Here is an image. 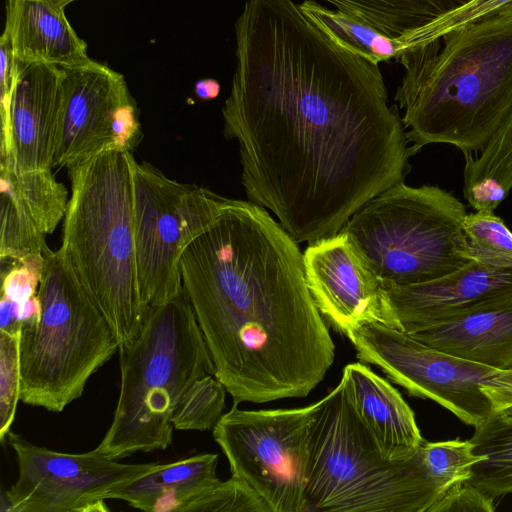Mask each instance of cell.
<instances>
[{"mask_svg": "<svg viewBox=\"0 0 512 512\" xmlns=\"http://www.w3.org/2000/svg\"><path fill=\"white\" fill-rule=\"evenodd\" d=\"M224 134L248 200L297 243L338 233L404 181L409 146L378 64L328 35L293 0H246Z\"/></svg>", "mask_w": 512, "mask_h": 512, "instance_id": "6da1fadb", "label": "cell"}, {"mask_svg": "<svg viewBox=\"0 0 512 512\" xmlns=\"http://www.w3.org/2000/svg\"><path fill=\"white\" fill-rule=\"evenodd\" d=\"M180 272L233 404L305 397L325 378L335 346L303 253L264 207L228 199L184 250Z\"/></svg>", "mask_w": 512, "mask_h": 512, "instance_id": "7a4b0ae2", "label": "cell"}, {"mask_svg": "<svg viewBox=\"0 0 512 512\" xmlns=\"http://www.w3.org/2000/svg\"><path fill=\"white\" fill-rule=\"evenodd\" d=\"M397 61L404 75L395 100L414 153L429 144L479 152L512 112V3Z\"/></svg>", "mask_w": 512, "mask_h": 512, "instance_id": "3957f363", "label": "cell"}, {"mask_svg": "<svg viewBox=\"0 0 512 512\" xmlns=\"http://www.w3.org/2000/svg\"><path fill=\"white\" fill-rule=\"evenodd\" d=\"M131 155L106 150L68 168L72 195L59 248L119 344L138 335L149 307L137 277Z\"/></svg>", "mask_w": 512, "mask_h": 512, "instance_id": "277c9868", "label": "cell"}, {"mask_svg": "<svg viewBox=\"0 0 512 512\" xmlns=\"http://www.w3.org/2000/svg\"><path fill=\"white\" fill-rule=\"evenodd\" d=\"M120 391L114 417L95 448L118 460L172 443L173 413L192 384L214 375L209 349L184 289L148 307L138 335L119 344Z\"/></svg>", "mask_w": 512, "mask_h": 512, "instance_id": "5b68a950", "label": "cell"}, {"mask_svg": "<svg viewBox=\"0 0 512 512\" xmlns=\"http://www.w3.org/2000/svg\"><path fill=\"white\" fill-rule=\"evenodd\" d=\"M440 492L415 455L382 457L340 380L317 402L309 436L306 512H427Z\"/></svg>", "mask_w": 512, "mask_h": 512, "instance_id": "8992f818", "label": "cell"}, {"mask_svg": "<svg viewBox=\"0 0 512 512\" xmlns=\"http://www.w3.org/2000/svg\"><path fill=\"white\" fill-rule=\"evenodd\" d=\"M41 313L20 339L23 403L61 412L118 351L117 335L58 249L44 255Z\"/></svg>", "mask_w": 512, "mask_h": 512, "instance_id": "52a82bcc", "label": "cell"}, {"mask_svg": "<svg viewBox=\"0 0 512 512\" xmlns=\"http://www.w3.org/2000/svg\"><path fill=\"white\" fill-rule=\"evenodd\" d=\"M466 214L452 193L402 181L369 200L340 231L356 244L383 285H413L471 262L463 233Z\"/></svg>", "mask_w": 512, "mask_h": 512, "instance_id": "ba28073f", "label": "cell"}, {"mask_svg": "<svg viewBox=\"0 0 512 512\" xmlns=\"http://www.w3.org/2000/svg\"><path fill=\"white\" fill-rule=\"evenodd\" d=\"M346 336L363 362L378 366L411 395L437 402L467 425L512 406V371L498 370L435 349L379 322Z\"/></svg>", "mask_w": 512, "mask_h": 512, "instance_id": "9c48e42d", "label": "cell"}, {"mask_svg": "<svg viewBox=\"0 0 512 512\" xmlns=\"http://www.w3.org/2000/svg\"><path fill=\"white\" fill-rule=\"evenodd\" d=\"M130 162L139 291L147 306L160 305L182 291L181 256L217 219L228 198L170 179L133 155Z\"/></svg>", "mask_w": 512, "mask_h": 512, "instance_id": "30bf717a", "label": "cell"}, {"mask_svg": "<svg viewBox=\"0 0 512 512\" xmlns=\"http://www.w3.org/2000/svg\"><path fill=\"white\" fill-rule=\"evenodd\" d=\"M317 402L272 410L232 408L214 426L213 437L232 476L248 483L271 512H306L309 436Z\"/></svg>", "mask_w": 512, "mask_h": 512, "instance_id": "8fae6325", "label": "cell"}, {"mask_svg": "<svg viewBox=\"0 0 512 512\" xmlns=\"http://www.w3.org/2000/svg\"><path fill=\"white\" fill-rule=\"evenodd\" d=\"M13 449L18 477L6 492V510L13 512H106L108 495L161 463L123 464L92 451L71 454L6 436Z\"/></svg>", "mask_w": 512, "mask_h": 512, "instance_id": "7c38bea8", "label": "cell"}, {"mask_svg": "<svg viewBox=\"0 0 512 512\" xmlns=\"http://www.w3.org/2000/svg\"><path fill=\"white\" fill-rule=\"evenodd\" d=\"M60 68L63 100L53 166L68 169L111 149L132 152L142 133L124 76L92 59Z\"/></svg>", "mask_w": 512, "mask_h": 512, "instance_id": "4fadbf2b", "label": "cell"}, {"mask_svg": "<svg viewBox=\"0 0 512 512\" xmlns=\"http://www.w3.org/2000/svg\"><path fill=\"white\" fill-rule=\"evenodd\" d=\"M303 262L315 303L336 329L346 335L370 322L395 327L382 281L346 233L310 242Z\"/></svg>", "mask_w": 512, "mask_h": 512, "instance_id": "5bb4252c", "label": "cell"}, {"mask_svg": "<svg viewBox=\"0 0 512 512\" xmlns=\"http://www.w3.org/2000/svg\"><path fill=\"white\" fill-rule=\"evenodd\" d=\"M383 286L395 328L413 333L462 315L512 304V266L471 261L429 282Z\"/></svg>", "mask_w": 512, "mask_h": 512, "instance_id": "9a60e30c", "label": "cell"}, {"mask_svg": "<svg viewBox=\"0 0 512 512\" xmlns=\"http://www.w3.org/2000/svg\"><path fill=\"white\" fill-rule=\"evenodd\" d=\"M62 100L60 67L14 59L10 110L12 152L1 163L17 171L54 167Z\"/></svg>", "mask_w": 512, "mask_h": 512, "instance_id": "2e32d148", "label": "cell"}, {"mask_svg": "<svg viewBox=\"0 0 512 512\" xmlns=\"http://www.w3.org/2000/svg\"><path fill=\"white\" fill-rule=\"evenodd\" d=\"M341 381L346 396L383 458H412L424 441L415 415L401 394L369 366L344 367Z\"/></svg>", "mask_w": 512, "mask_h": 512, "instance_id": "e0dca14e", "label": "cell"}, {"mask_svg": "<svg viewBox=\"0 0 512 512\" xmlns=\"http://www.w3.org/2000/svg\"><path fill=\"white\" fill-rule=\"evenodd\" d=\"M4 33L13 57L58 67L83 65L91 59L87 44L68 22L64 7L51 0H5Z\"/></svg>", "mask_w": 512, "mask_h": 512, "instance_id": "ac0fdd59", "label": "cell"}, {"mask_svg": "<svg viewBox=\"0 0 512 512\" xmlns=\"http://www.w3.org/2000/svg\"><path fill=\"white\" fill-rule=\"evenodd\" d=\"M408 334L460 358L512 370V304L462 315Z\"/></svg>", "mask_w": 512, "mask_h": 512, "instance_id": "d6986e66", "label": "cell"}, {"mask_svg": "<svg viewBox=\"0 0 512 512\" xmlns=\"http://www.w3.org/2000/svg\"><path fill=\"white\" fill-rule=\"evenodd\" d=\"M218 455L202 453L160 464L133 482L115 489L108 499L126 501L147 512H183L194 499L215 485Z\"/></svg>", "mask_w": 512, "mask_h": 512, "instance_id": "ffe728a7", "label": "cell"}, {"mask_svg": "<svg viewBox=\"0 0 512 512\" xmlns=\"http://www.w3.org/2000/svg\"><path fill=\"white\" fill-rule=\"evenodd\" d=\"M335 10L397 38L470 0H323Z\"/></svg>", "mask_w": 512, "mask_h": 512, "instance_id": "44dd1931", "label": "cell"}, {"mask_svg": "<svg viewBox=\"0 0 512 512\" xmlns=\"http://www.w3.org/2000/svg\"><path fill=\"white\" fill-rule=\"evenodd\" d=\"M473 452L484 457L472 466L470 482L493 498L512 492V406L474 427Z\"/></svg>", "mask_w": 512, "mask_h": 512, "instance_id": "7402d4cb", "label": "cell"}, {"mask_svg": "<svg viewBox=\"0 0 512 512\" xmlns=\"http://www.w3.org/2000/svg\"><path fill=\"white\" fill-rule=\"evenodd\" d=\"M1 262H21L31 255H45L49 247L14 186L9 169L0 163Z\"/></svg>", "mask_w": 512, "mask_h": 512, "instance_id": "603a6c76", "label": "cell"}, {"mask_svg": "<svg viewBox=\"0 0 512 512\" xmlns=\"http://www.w3.org/2000/svg\"><path fill=\"white\" fill-rule=\"evenodd\" d=\"M475 154H464L463 190L482 187L507 197L512 189V112Z\"/></svg>", "mask_w": 512, "mask_h": 512, "instance_id": "cb8c5ba5", "label": "cell"}, {"mask_svg": "<svg viewBox=\"0 0 512 512\" xmlns=\"http://www.w3.org/2000/svg\"><path fill=\"white\" fill-rule=\"evenodd\" d=\"M4 165L37 227L44 234L52 233L68 207L66 187L55 179L51 170L17 171Z\"/></svg>", "mask_w": 512, "mask_h": 512, "instance_id": "d4e9b609", "label": "cell"}, {"mask_svg": "<svg viewBox=\"0 0 512 512\" xmlns=\"http://www.w3.org/2000/svg\"><path fill=\"white\" fill-rule=\"evenodd\" d=\"M416 456L426 479L441 493L470 480L472 466L484 460L473 452L471 440L426 442L419 446Z\"/></svg>", "mask_w": 512, "mask_h": 512, "instance_id": "484cf974", "label": "cell"}, {"mask_svg": "<svg viewBox=\"0 0 512 512\" xmlns=\"http://www.w3.org/2000/svg\"><path fill=\"white\" fill-rule=\"evenodd\" d=\"M466 256L490 266H512V232L494 211L466 214L463 222Z\"/></svg>", "mask_w": 512, "mask_h": 512, "instance_id": "4316f807", "label": "cell"}, {"mask_svg": "<svg viewBox=\"0 0 512 512\" xmlns=\"http://www.w3.org/2000/svg\"><path fill=\"white\" fill-rule=\"evenodd\" d=\"M2 287L0 301V330L17 333L22 331L19 313L23 307L38 297L44 268V255H31L21 262H1Z\"/></svg>", "mask_w": 512, "mask_h": 512, "instance_id": "83f0119b", "label": "cell"}, {"mask_svg": "<svg viewBox=\"0 0 512 512\" xmlns=\"http://www.w3.org/2000/svg\"><path fill=\"white\" fill-rule=\"evenodd\" d=\"M226 388L214 376L196 380L179 401L172 425L177 430L213 429L225 407Z\"/></svg>", "mask_w": 512, "mask_h": 512, "instance_id": "f1b7e54d", "label": "cell"}, {"mask_svg": "<svg viewBox=\"0 0 512 512\" xmlns=\"http://www.w3.org/2000/svg\"><path fill=\"white\" fill-rule=\"evenodd\" d=\"M183 512H271L263 498L244 480L231 476L194 499Z\"/></svg>", "mask_w": 512, "mask_h": 512, "instance_id": "f546056e", "label": "cell"}, {"mask_svg": "<svg viewBox=\"0 0 512 512\" xmlns=\"http://www.w3.org/2000/svg\"><path fill=\"white\" fill-rule=\"evenodd\" d=\"M21 332L0 330V441L6 440L15 420L21 394Z\"/></svg>", "mask_w": 512, "mask_h": 512, "instance_id": "4dcf8cb0", "label": "cell"}, {"mask_svg": "<svg viewBox=\"0 0 512 512\" xmlns=\"http://www.w3.org/2000/svg\"><path fill=\"white\" fill-rule=\"evenodd\" d=\"M512 3V0H470L429 24L405 34L412 47L432 41L448 31Z\"/></svg>", "mask_w": 512, "mask_h": 512, "instance_id": "1f68e13d", "label": "cell"}, {"mask_svg": "<svg viewBox=\"0 0 512 512\" xmlns=\"http://www.w3.org/2000/svg\"><path fill=\"white\" fill-rule=\"evenodd\" d=\"M494 510L495 498L467 480L441 493L427 512H492Z\"/></svg>", "mask_w": 512, "mask_h": 512, "instance_id": "d6a6232c", "label": "cell"}, {"mask_svg": "<svg viewBox=\"0 0 512 512\" xmlns=\"http://www.w3.org/2000/svg\"><path fill=\"white\" fill-rule=\"evenodd\" d=\"M14 57L8 36L0 37V116H1V159H7L12 152L10 110L13 89Z\"/></svg>", "mask_w": 512, "mask_h": 512, "instance_id": "836d02e7", "label": "cell"}, {"mask_svg": "<svg viewBox=\"0 0 512 512\" xmlns=\"http://www.w3.org/2000/svg\"><path fill=\"white\" fill-rule=\"evenodd\" d=\"M221 90L219 82L213 78L200 79L195 83V94L201 100H212L218 97Z\"/></svg>", "mask_w": 512, "mask_h": 512, "instance_id": "e575fe53", "label": "cell"}, {"mask_svg": "<svg viewBox=\"0 0 512 512\" xmlns=\"http://www.w3.org/2000/svg\"><path fill=\"white\" fill-rule=\"evenodd\" d=\"M51 1H53L54 3L65 8L69 3L76 1V0H51Z\"/></svg>", "mask_w": 512, "mask_h": 512, "instance_id": "d590c367", "label": "cell"}, {"mask_svg": "<svg viewBox=\"0 0 512 512\" xmlns=\"http://www.w3.org/2000/svg\"><path fill=\"white\" fill-rule=\"evenodd\" d=\"M512 371V370H511Z\"/></svg>", "mask_w": 512, "mask_h": 512, "instance_id": "8d00e7d4", "label": "cell"}]
</instances>
